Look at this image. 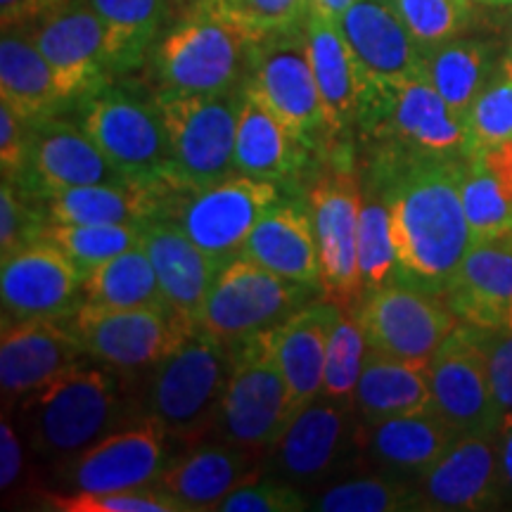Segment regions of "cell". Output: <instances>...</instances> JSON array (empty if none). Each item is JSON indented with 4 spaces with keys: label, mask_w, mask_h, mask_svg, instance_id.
Here are the masks:
<instances>
[{
    "label": "cell",
    "mask_w": 512,
    "mask_h": 512,
    "mask_svg": "<svg viewBox=\"0 0 512 512\" xmlns=\"http://www.w3.org/2000/svg\"><path fill=\"white\" fill-rule=\"evenodd\" d=\"M465 159L375 155L370 171V188L389 209L396 278L437 294H446L475 242L460 197Z\"/></svg>",
    "instance_id": "6da1fadb"
},
{
    "label": "cell",
    "mask_w": 512,
    "mask_h": 512,
    "mask_svg": "<svg viewBox=\"0 0 512 512\" xmlns=\"http://www.w3.org/2000/svg\"><path fill=\"white\" fill-rule=\"evenodd\" d=\"M230 368V344L197 325L152 368L145 415L155 418L169 439L181 441L183 446L200 444L216 430Z\"/></svg>",
    "instance_id": "7a4b0ae2"
},
{
    "label": "cell",
    "mask_w": 512,
    "mask_h": 512,
    "mask_svg": "<svg viewBox=\"0 0 512 512\" xmlns=\"http://www.w3.org/2000/svg\"><path fill=\"white\" fill-rule=\"evenodd\" d=\"M356 124L389 157H470V136L446 100L420 72L389 83H368Z\"/></svg>",
    "instance_id": "3957f363"
},
{
    "label": "cell",
    "mask_w": 512,
    "mask_h": 512,
    "mask_svg": "<svg viewBox=\"0 0 512 512\" xmlns=\"http://www.w3.org/2000/svg\"><path fill=\"white\" fill-rule=\"evenodd\" d=\"M119 382L107 370L74 366L24 396V439L36 453L67 460L105 437L119 422Z\"/></svg>",
    "instance_id": "277c9868"
},
{
    "label": "cell",
    "mask_w": 512,
    "mask_h": 512,
    "mask_svg": "<svg viewBox=\"0 0 512 512\" xmlns=\"http://www.w3.org/2000/svg\"><path fill=\"white\" fill-rule=\"evenodd\" d=\"M230 349L233 368L214 432L228 444L268 453L292 420L290 392L275 356V330L256 332Z\"/></svg>",
    "instance_id": "5b68a950"
},
{
    "label": "cell",
    "mask_w": 512,
    "mask_h": 512,
    "mask_svg": "<svg viewBox=\"0 0 512 512\" xmlns=\"http://www.w3.org/2000/svg\"><path fill=\"white\" fill-rule=\"evenodd\" d=\"M79 126L126 181L176 185L169 133L157 102L105 86L79 100Z\"/></svg>",
    "instance_id": "8992f818"
},
{
    "label": "cell",
    "mask_w": 512,
    "mask_h": 512,
    "mask_svg": "<svg viewBox=\"0 0 512 512\" xmlns=\"http://www.w3.org/2000/svg\"><path fill=\"white\" fill-rule=\"evenodd\" d=\"M169 133L174 157V181L185 188H202L226 181L235 169V138L242 105L240 93H171L155 98Z\"/></svg>",
    "instance_id": "52a82bcc"
},
{
    "label": "cell",
    "mask_w": 512,
    "mask_h": 512,
    "mask_svg": "<svg viewBox=\"0 0 512 512\" xmlns=\"http://www.w3.org/2000/svg\"><path fill=\"white\" fill-rule=\"evenodd\" d=\"M252 38L228 22L204 0L166 34L155 50V74L162 91L226 93L233 91Z\"/></svg>",
    "instance_id": "ba28073f"
},
{
    "label": "cell",
    "mask_w": 512,
    "mask_h": 512,
    "mask_svg": "<svg viewBox=\"0 0 512 512\" xmlns=\"http://www.w3.org/2000/svg\"><path fill=\"white\" fill-rule=\"evenodd\" d=\"M280 202V192L271 181L235 174L226 181L166 190L159 219L176 223L204 252L230 264L268 209Z\"/></svg>",
    "instance_id": "9c48e42d"
},
{
    "label": "cell",
    "mask_w": 512,
    "mask_h": 512,
    "mask_svg": "<svg viewBox=\"0 0 512 512\" xmlns=\"http://www.w3.org/2000/svg\"><path fill=\"white\" fill-rule=\"evenodd\" d=\"M313 287L294 283L238 256L219 273L204 299L197 325L233 344L275 330L311 302Z\"/></svg>",
    "instance_id": "30bf717a"
},
{
    "label": "cell",
    "mask_w": 512,
    "mask_h": 512,
    "mask_svg": "<svg viewBox=\"0 0 512 512\" xmlns=\"http://www.w3.org/2000/svg\"><path fill=\"white\" fill-rule=\"evenodd\" d=\"M356 318L370 349L425 366L460 323L444 294L401 278L370 290Z\"/></svg>",
    "instance_id": "8fae6325"
},
{
    "label": "cell",
    "mask_w": 512,
    "mask_h": 512,
    "mask_svg": "<svg viewBox=\"0 0 512 512\" xmlns=\"http://www.w3.org/2000/svg\"><path fill=\"white\" fill-rule=\"evenodd\" d=\"M242 88L271 107L309 145L318 131H328L304 24L252 41Z\"/></svg>",
    "instance_id": "7c38bea8"
},
{
    "label": "cell",
    "mask_w": 512,
    "mask_h": 512,
    "mask_svg": "<svg viewBox=\"0 0 512 512\" xmlns=\"http://www.w3.org/2000/svg\"><path fill=\"white\" fill-rule=\"evenodd\" d=\"M86 356L114 370L155 368L174 351L197 323L171 304L140 309H107L81 304L72 316Z\"/></svg>",
    "instance_id": "4fadbf2b"
},
{
    "label": "cell",
    "mask_w": 512,
    "mask_h": 512,
    "mask_svg": "<svg viewBox=\"0 0 512 512\" xmlns=\"http://www.w3.org/2000/svg\"><path fill=\"white\" fill-rule=\"evenodd\" d=\"M83 280L86 271L62 247L46 238L3 256V323L72 318L83 304Z\"/></svg>",
    "instance_id": "5bb4252c"
},
{
    "label": "cell",
    "mask_w": 512,
    "mask_h": 512,
    "mask_svg": "<svg viewBox=\"0 0 512 512\" xmlns=\"http://www.w3.org/2000/svg\"><path fill=\"white\" fill-rule=\"evenodd\" d=\"M432 406L460 437L496 434L503 411L491 387L484 349L472 325L458 328L444 339L430 361Z\"/></svg>",
    "instance_id": "9a60e30c"
},
{
    "label": "cell",
    "mask_w": 512,
    "mask_h": 512,
    "mask_svg": "<svg viewBox=\"0 0 512 512\" xmlns=\"http://www.w3.org/2000/svg\"><path fill=\"white\" fill-rule=\"evenodd\" d=\"M169 434L145 415L131 430H119L95 441L62 463V482L76 491L143 489L159 482L169 467Z\"/></svg>",
    "instance_id": "2e32d148"
},
{
    "label": "cell",
    "mask_w": 512,
    "mask_h": 512,
    "mask_svg": "<svg viewBox=\"0 0 512 512\" xmlns=\"http://www.w3.org/2000/svg\"><path fill=\"white\" fill-rule=\"evenodd\" d=\"M29 200L79 185L131 183L114 169L81 126L57 117L29 121V155L24 174L12 181Z\"/></svg>",
    "instance_id": "e0dca14e"
},
{
    "label": "cell",
    "mask_w": 512,
    "mask_h": 512,
    "mask_svg": "<svg viewBox=\"0 0 512 512\" xmlns=\"http://www.w3.org/2000/svg\"><path fill=\"white\" fill-rule=\"evenodd\" d=\"M361 448V430H356L344 401L318 396L294 413L283 437L271 451V470L283 482L313 484L332 475L351 448Z\"/></svg>",
    "instance_id": "ac0fdd59"
},
{
    "label": "cell",
    "mask_w": 512,
    "mask_h": 512,
    "mask_svg": "<svg viewBox=\"0 0 512 512\" xmlns=\"http://www.w3.org/2000/svg\"><path fill=\"white\" fill-rule=\"evenodd\" d=\"M363 195L354 178L325 176L311 190V216L316 228L323 292L349 311L363 290L358 268V221Z\"/></svg>",
    "instance_id": "d6986e66"
},
{
    "label": "cell",
    "mask_w": 512,
    "mask_h": 512,
    "mask_svg": "<svg viewBox=\"0 0 512 512\" xmlns=\"http://www.w3.org/2000/svg\"><path fill=\"white\" fill-rule=\"evenodd\" d=\"M19 31L48 57L76 102L110 81L107 27L88 0H74L67 8Z\"/></svg>",
    "instance_id": "ffe728a7"
},
{
    "label": "cell",
    "mask_w": 512,
    "mask_h": 512,
    "mask_svg": "<svg viewBox=\"0 0 512 512\" xmlns=\"http://www.w3.org/2000/svg\"><path fill=\"white\" fill-rule=\"evenodd\" d=\"M86 356L74 328L60 320L34 318L3 323L0 335V387L5 396H27L79 366Z\"/></svg>",
    "instance_id": "44dd1931"
},
{
    "label": "cell",
    "mask_w": 512,
    "mask_h": 512,
    "mask_svg": "<svg viewBox=\"0 0 512 512\" xmlns=\"http://www.w3.org/2000/svg\"><path fill=\"white\" fill-rule=\"evenodd\" d=\"M368 83H389L420 72L422 48L389 0H356L337 19Z\"/></svg>",
    "instance_id": "7402d4cb"
},
{
    "label": "cell",
    "mask_w": 512,
    "mask_h": 512,
    "mask_svg": "<svg viewBox=\"0 0 512 512\" xmlns=\"http://www.w3.org/2000/svg\"><path fill=\"white\" fill-rule=\"evenodd\" d=\"M501 482L496 434H465L420 477V491L430 510H486Z\"/></svg>",
    "instance_id": "603a6c76"
},
{
    "label": "cell",
    "mask_w": 512,
    "mask_h": 512,
    "mask_svg": "<svg viewBox=\"0 0 512 512\" xmlns=\"http://www.w3.org/2000/svg\"><path fill=\"white\" fill-rule=\"evenodd\" d=\"M444 297L467 325L512 330V235L472 242Z\"/></svg>",
    "instance_id": "cb8c5ba5"
},
{
    "label": "cell",
    "mask_w": 512,
    "mask_h": 512,
    "mask_svg": "<svg viewBox=\"0 0 512 512\" xmlns=\"http://www.w3.org/2000/svg\"><path fill=\"white\" fill-rule=\"evenodd\" d=\"M261 453L228 444H195L188 453L169 463L159 486L188 505L190 512L216 510L226 496L249 482H256L264 467Z\"/></svg>",
    "instance_id": "d4e9b609"
},
{
    "label": "cell",
    "mask_w": 512,
    "mask_h": 512,
    "mask_svg": "<svg viewBox=\"0 0 512 512\" xmlns=\"http://www.w3.org/2000/svg\"><path fill=\"white\" fill-rule=\"evenodd\" d=\"M143 247L155 266L166 302L197 323L211 285L228 264L204 252L176 223L164 219L145 223Z\"/></svg>",
    "instance_id": "484cf974"
},
{
    "label": "cell",
    "mask_w": 512,
    "mask_h": 512,
    "mask_svg": "<svg viewBox=\"0 0 512 512\" xmlns=\"http://www.w3.org/2000/svg\"><path fill=\"white\" fill-rule=\"evenodd\" d=\"M313 216L299 204H275L252 228L240 256L294 283L323 290Z\"/></svg>",
    "instance_id": "4316f807"
},
{
    "label": "cell",
    "mask_w": 512,
    "mask_h": 512,
    "mask_svg": "<svg viewBox=\"0 0 512 512\" xmlns=\"http://www.w3.org/2000/svg\"><path fill=\"white\" fill-rule=\"evenodd\" d=\"M309 147L271 107L242 88L238 138H235L238 174L271 183L287 181L304 169Z\"/></svg>",
    "instance_id": "83f0119b"
},
{
    "label": "cell",
    "mask_w": 512,
    "mask_h": 512,
    "mask_svg": "<svg viewBox=\"0 0 512 512\" xmlns=\"http://www.w3.org/2000/svg\"><path fill=\"white\" fill-rule=\"evenodd\" d=\"M304 29L328 131L339 133L347 126L356 124L358 107H361L368 81L361 67H358L349 43L344 41L337 22L309 8Z\"/></svg>",
    "instance_id": "f1b7e54d"
},
{
    "label": "cell",
    "mask_w": 512,
    "mask_h": 512,
    "mask_svg": "<svg viewBox=\"0 0 512 512\" xmlns=\"http://www.w3.org/2000/svg\"><path fill=\"white\" fill-rule=\"evenodd\" d=\"M0 98L24 121L57 117L76 102L60 72L19 29L0 38Z\"/></svg>",
    "instance_id": "f546056e"
},
{
    "label": "cell",
    "mask_w": 512,
    "mask_h": 512,
    "mask_svg": "<svg viewBox=\"0 0 512 512\" xmlns=\"http://www.w3.org/2000/svg\"><path fill=\"white\" fill-rule=\"evenodd\" d=\"M339 304H306L280 328H275V356L283 368L290 392L292 418L299 408L323 394L325 361H328L330 330Z\"/></svg>",
    "instance_id": "4dcf8cb0"
},
{
    "label": "cell",
    "mask_w": 512,
    "mask_h": 512,
    "mask_svg": "<svg viewBox=\"0 0 512 512\" xmlns=\"http://www.w3.org/2000/svg\"><path fill=\"white\" fill-rule=\"evenodd\" d=\"M460 439L434 408L361 427V448L370 460L396 475H425Z\"/></svg>",
    "instance_id": "1f68e13d"
},
{
    "label": "cell",
    "mask_w": 512,
    "mask_h": 512,
    "mask_svg": "<svg viewBox=\"0 0 512 512\" xmlns=\"http://www.w3.org/2000/svg\"><path fill=\"white\" fill-rule=\"evenodd\" d=\"M174 185H79L36 197L50 223H147L159 219L166 190Z\"/></svg>",
    "instance_id": "d6a6232c"
},
{
    "label": "cell",
    "mask_w": 512,
    "mask_h": 512,
    "mask_svg": "<svg viewBox=\"0 0 512 512\" xmlns=\"http://www.w3.org/2000/svg\"><path fill=\"white\" fill-rule=\"evenodd\" d=\"M427 368L425 363L401 361L368 347L351 408L361 415L363 425L434 408Z\"/></svg>",
    "instance_id": "836d02e7"
},
{
    "label": "cell",
    "mask_w": 512,
    "mask_h": 512,
    "mask_svg": "<svg viewBox=\"0 0 512 512\" xmlns=\"http://www.w3.org/2000/svg\"><path fill=\"white\" fill-rule=\"evenodd\" d=\"M494 50L477 38H451L439 46L422 50L420 74L432 83L446 105L465 119L472 105L491 81Z\"/></svg>",
    "instance_id": "e575fe53"
},
{
    "label": "cell",
    "mask_w": 512,
    "mask_h": 512,
    "mask_svg": "<svg viewBox=\"0 0 512 512\" xmlns=\"http://www.w3.org/2000/svg\"><path fill=\"white\" fill-rule=\"evenodd\" d=\"M83 304L107 306V309H140V306H164L169 302L150 256L143 245H138L86 273Z\"/></svg>",
    "instance_id": "d590c367"
},
{
    "label": "cell",
    "mask_w": 512,
    "mask_h": 512,
    "mask_svg": "<svg viewBox=\"0 0 512 512\" xmlns=\"http://www.w3.org/2000/svg\"><path fill=\"white\" fill-rule=\"evenodd\" d=\"M107 27L112 74L140 67L166 17V0H88Z\"/></svg>",
    "instance_id": "8d00e7d4"
},
{
    "label": "cell",
    "mask_w": 512,
    "mask_h": 512,
    "mask_svg": "<svg viewBox=\"0 0 512 512\" xmlns=\"http://www.w3.org/2000/svg\"><path fill=\"white\" fill-rule=\"evenodd\" d=\"M460 197H463L472 240L479 242L512 235V195L486 166L482 155H472L463 162Z\"/></svg>",
    "instance_id": "74e56055"
},
{
    "label": "cell",
    "mask_w": 512,
    "mask_h": 512,
    "mask_svg": "<svg viewBox=\"0 0 512 512\" xmlns=\"http://www.w3.org/2000/svg\"><path fill=\"white\" fill-rule=\"evenodd\" d=\"M145 223H50L43 238L62 247L83 271L143 245Z\"/></svg>",
    "instance_id": "f35d334b"
},
{
    "label": "cell",
    "mask_w": 512,
    "mask_h": 512,
    "mask_svg": "<svg viewBox=\"0 0 512 512\" xmlns=\"http://www.w3.org/2000/svg\"><path fill=\"white\" fill-rule=\"evenodd\" d=\"M323 512H403L425 510L420 486H408L396 477H363L342 482L313 501Z\"/></svg>",
    "instance_id": "ab89813d"
},
{
    "label": "cell",
    "mask_w": 512,
    "mask_h": 512,
    "mask_svg": "<svg viewBox=\"0 0 512 512\" xmlns=\"http://www.w3.org/2000/svg\"><path fill=\"white\" fill-rule=\"evenodd\" d=\"M358 268H361V283L366 292L377 290L394 280V273H399L389 209L380 192L373 197H363L361 221H358Z\"/></svg>",
    "instance_id": "60d3db41"
},
{
    "label": "cell",
    "mask_w": 512,
    "mask_h": 512,
    "mask_svg": "<svg viewBox=\"0 0 512 512\" xmlns=\"http://www.w3.org/2000/svg\"><path fill=\"white\" fill-rule=\"evenodd\" d=\"M347 313V309H339L335 325L330 330L328 361H325L323 394L320 396L351 403L354 401L358 377H361L363 370L368 342L358 318H351Z\"/></svg>",
    "instance_id": "b9f144b4"
},
{
    "label": "cell",
    "mask_w": 512,
    "mask_h": 512,
    "mask_svg": "<svg viewBox=\"0 0 512 512\" xmlns=\"http://www.w3.org/2000/svg\"><path fill=\"white\" fill-rule=\"evenodd\" d=\"M422 50L458 38L470 27L475 0H392Z\"/></svg>",
    "instance_id": "7bdbcfd3"
},
{
    "label": "cell",
    "mask_w": 512,
    "mask_h": 512,
    "mask_svg": "<svg viewBox=\"0 0 512 512\" xmlns=\"http://www.w3.org/2000/svg\"><path fill=\"white\" fill-rule=\"evenodd\" d=\"M48 508L62 512H190L181 498L159 486V491L143 486V489L124 491H74V494H46Z\"/></svg>",
    "instance_id": "ee69618b"
},
{
    "label": "cell",
    "mask_w": 512,
    "mask_h": 512,
    "mask_svg": "<svg viewBox=\"0 0 512 512\" xmlns=\"http://www.w3.org/2000/svg\"><path fill=\"white\" fill-rule=\"evenodd\" d=\"M470 157L512 140V79L508 74L486 83L467 114Z\"/></svg>",
    "instance_id": "f6af8a7d"
},
{
    "label": "cell",
    "mask_w": 512,
    "mask_h": 512,
    "mask_svg": "<svg viewBox=\"0 0 512 512\" xmlns=\"http://www.w3.org/2000/svg\"><path fill=\"white\" fill-rule=\"evenodd\" d=\"M228 22L256 38L304 24L311 0H204Z\"/></svg>",
    "instance_id": "bcb514c9"
},
{
    "label": "cell",
    "mask_w": 512,
    "mask_h": 512,
    "mask_svg": "<svg viewBox=\"0 0 512 512\" xmlns=\"http://www.w3.org/2000/svg\"><path fill=\"white\" fill-rule=\"evenodd\" d=\"M50 219L46 211L31 207L29 197L15 183L3 178L0 188V254L10 256L17 249L43 240Z\"/></svg>",
    "instance_id": "7dc6e473"
},
{
    "label": "cell",
    "mask_w": 512,
    "mask_h": 512,
    "mask_svg": "<svg viewBox=\"0 0 512 512\" xmlns=\"http://www.w3.org/2000/svg\"><path fill=\"white\" fill-rule=\"evenodd\" d=\"M309 501L287 482H249L226 496L216 510L221 512H299Z\"/></svg>",
    "instance_id": "c3c4849f"
},
{
    "label": "cell",
    "mask_w": 512,
    "mask_h": 512,
    "mask_svg": "<svg viewBox=\"0 0 512 512\" xmlns=\"http://www.w3.org/2000/svg\"><path fill=\"white\" fill-rule=\"evenodd\" d=\"M479 347L484 349L486 366H489L491 387L501 411H512V330L475 328Z\"/></svg>",
    "instance_id": "681fc988"
},
{
    "label": "cell",
    "mask_w": 512,
    "mask_h": 512,
    "mask_svg": "<svg viewBox=\"0 0 512 512\" xmlns=\"http://www.w3.org/2000/svg\"><path fill=\"white\" fill-rule=\"evenodd\" d=\"M29 155V121H24L8 102L0 105V166L3 178L17 181L24 174Z\"/></svg>",
    "instance_id": "f907efd6"
},
{
    "label": "cell",
    "mask_w": 512,
    "mask_h": 512,
    "mask_svg": "<svg viewBox=\"0 0 512 512\" xmlns=\"http://www.w3.org/2000/svg\"><path fill=\"white\" fill-rule=\"evenodd\" d=\"M74 0H0V22L3 31L27 29L38 19L53 15V12L67 8Z\"/></svg>",
    "instance_id": "816d5d0a"
},
{
    "label": "cell",
    "mask_w": 512,
    "mask_h": 512,
    "mask_svg": "<svg viewBox=\"0 0 512 512\" xmlns=\"http://www.w3.org/2000/svg\"><path fill=\"white\" fill-rule=\"evenodd\" d=\"M22 467H24L22 441L17 437L15 425L8 422V415H3V422H0V486H3V491H8L15 486Z\"/></svg>",
    "instance_id": "f5cc1de1"
},
{
    "label": "cell",
    "mask_w": 512,
    "mask_h": 512,
    "mask_svg": "<svg viewBox=\"0 0 512 512\" xmlns=\"http://www.w3.org/2000/svg\"><path fill=\"white\" fill-rule=\"evenodd\" d=\"M496 446L503 484L512 491V411H505L501 415V422H498L496 430Z\"/></svg>",
    "instance_id": "db71d44e"
},
{
    "label": "cell",
    "mask_w": 512,
    "mask_h": 512,
    "mask_svg": "<svg viewBox=\"0 0 512 512\" xmlns=\"http://www.w3.org/2000/svg\"><path fill=\"white\" fill-rule=\"evenodd\" d=\"M482 159L512 195V140L482 152Z\"/></svg>",
    "instance_id": "11a10c76"
},
{
    "label": "cell",
    "mask_w": 512,
    "mask_h": 512,
    "mask_svg": "<svg viewBox=\"0 0 512 512\" xmlns=\"http://www.w3.org/2000/svg\"><path fill=\"white\" fill-rule=\"evenodd\" d=\"M354 3L356 0H311V8L318 10L320 15L332 19V22H337V19L342 17Z\"/></svg>",
    "instance_id": "9f6ffc18"
},
{
    "label": "cell",
    "mask_w": 512,
    "mask_h": 512,
    "mask_svg": "<svg viewBox=\"0 0 512 512\" xmlns=\"http://www.w3.org/2000/svg\"><path fill=\"white\" fill-rule=\"evenodd\" d=\"M508 8L512 10V0L508 3ZM501 72L503 74H508L510 79H512V38H510V48H508V55L503 57V62H501Z\"/></svg>",
    "instance_id": "6f0895ef"
},
{
    "label": "cell",
    "mask_w": 512,
    "mask_h": 512,
    "mask_svg": "<svg viewBox=\"0 0 512 512\" xmlns=\"http://www.w3.org/2000/svg\"><path fill=\"white\" fill-rule=\"evenodd\" d=\"M475 3H484V5H508L510 0H475Z\"/></svg>",
    "instance_id": "680465c9"
}]
</instances>
